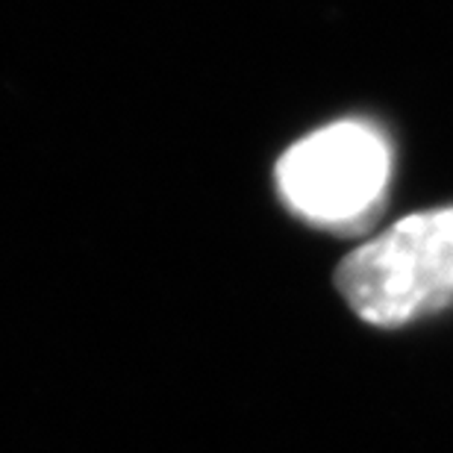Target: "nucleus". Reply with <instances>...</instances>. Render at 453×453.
I'll return each instance as SVG.
<instances>
[{"instance_id": "nucleus-1", "label": "nucleus", "mask_w": 453, "mask_h": 453, "mask_svg": "<svg viewBox=\"0 0 453 453\" xmlns=\"http://www.w3.org/2000/svg\"><path fill=\"white\" fill-rule=\"evenodd\" d=\"M344 303L374 327H403L453 306V206L406 215L336 271Z\"/></svg>"}, {"instance_id": "nucleus-2", "label": "nucleus", "mask_w": 453, "mask_h": 453, "mask_svg": "<svg viewBox=\"0 0 453 453\" xmlns=\"http://www.w3.org/2000/svg\"><path fill=\"white\" fill-rule=\"evenodd\" d=\"M392 144L377 124L344 118L295 142L277 162L280 197L324 230L362 233L383 210Z\"/></svg>"}]
</instances>
